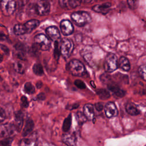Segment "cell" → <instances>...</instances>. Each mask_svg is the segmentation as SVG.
Masks as SVG:
<instances>
[{
	"mask_svg": "<svg viewBox=\"0 0 146 146\" xmlns=\"http://www.w3.org/2000/svg\"><path fill=\"white\" fill-rule=\"evenodd\" d=\"M0 48H1L5 54H8L9 53V48H8L6 46H5V45H4V44H0Z\"/></svg>",
	"mask_w": 146,
	"mask_h": 146,
	"instance_id": "obj_42",
	"label": "cell"
},
{
	"mask_svg": "<svg viewBox=\"0 0 146 146\" xmlns=\"http://www.w3.org/2000/svg\"><path fill=\"white\" fill-rule=\"evenodd\" d=\"M24 91L28 94H33L35 92V87L30 82H26L24 86Z\"/></svg>",
	"mask_w": 146,
	"mask_h": 146,
	"instance_id": "obj_28",
	"label": "cell"
},
{
	"mask_svg": "<svg viewBox=\"0 0 146 146\" xmlns=\"http://www.w3.org/2000/svg\"><path fill=\"white\" fill-rule=\"evenodd\" d=\"M34 123L32 119H28L25 123V125L22 131V136H26L31 132L34 128Z\"/></svg>",
	"mask_w": 146,
	"mask_h": 146,
	"instance_id": "obj_20",
	"label": "cell"
},
{
	"mask_svg": "<svg viewBox=\"0 0 146 146\" xmlns=\"http://www.w3.org/2000/svg\"><path fill=\"white\" fill-rule=\"evenodd\" d=\"M100 79L105 84H108L109 82H110L111 80V76L107 74H103L101 75L100 76Z\"/></svg>",
	"mask_w": 146,
	"mask_h": 146,
	"instance_id": "obj_33",
	"label": "cell"
},
{
	"mask_svg": "<svg viewBox=\"0 0 146 146\" xmlns=\"http://www.w3.org/2000/svg\"><path fill=\"white\" fill-rule=\"evenodd\" d=\"M137 2L135 1H128L127 3L129 6V7L132 9H134L136 7V3Z\"/></svg>",
	"mask_w": 146,
	"mask_h": 146,
	"instance_id": "obj_41",
	"label": "cell"
},
{
	"mask_svg": "<svg viewBox=\"0 0 146 146\" xmlns=\"http://www.w3.org/2000/svg\"><path fill=\"white\" fill-rule=\"evenodd\" d=\"M33 71L35 75L38 76H41L44 74L43 66L40 63L34 64L33 67Z\"/></svg>",
	"mask_w": 146,
	"mask_h": 146,
	"instance_id": "obj_27",
	"label": "cell"
},
{
	"mask_svg": "<svg viewBox=\"0 0 146 146\" xmlns=\"http://www.w3.org/2000/svg\"><path fill=\"white\" fill-rule=\"evenodd\" d=\"M15 55L17 56V57L20 59L22 60H25V54L24 52H22V51H18L17 52Z\"/></svg>",
	"mask_w": 146,
	"mask_h": 146,
	"instance_id": "obj_39",
	"label": "cell"
},
{
	"mask_svg": "<svg viewBox=\"0 0 146 146\" xmlns=\"http://www.w3.org/2000/svg\"><path fill=\"white\" fill-rule=\"evenodd\" d=\"M111 3L110 2H106L103 4L96 5L92 7V9L95 12L100 13L103 14H106L110 10V8L111 7Z\"/></svg>",
	"mask_w": 146,
	"mask_h": 146,
	"instance_id": "obj_16",
	"label": "cell"
},
{
	"mask_svg": "<svg viewBox=\"0 0 146 146\" xmlns=\"http://www.w3.org/2000/svg\"><path fill=\"white\" fill-rule=\"evenodd\" d=\"M81 1H76V0H61L59 1V5L64 9H67V10H70L71 9H74L79 6Z\"/></svg>",
	"mask_w": 146,
	"mask_h": 146,
	"instance_id": "obj_14",
	"label": "cell"
},
{
	"mask_svg": "<svg viewBox=\"0 0 146 146\" xmlns=\"http://www.w3.org/2000/svg\"><path fill=\"white\" fill-rule=\"evenodd\" d=\"M62 141L67 146H74L76 143V137L74 133L66 132L62 136Z\"/></svg>",
	"mask_w": 146,
	"mask_h": 146,
	"instance_id": "obj_13",
	"label": "cell"
},
{
	"mask_svg": "<svg viewBox=\"0 0 146 146\" xmlns=\"http://www.w3.org/2000/svg\"><path fill=\"white\" fill-rule=\"evenodd\" d=\"M125 110L128 114L132 116L137 115L140 112L137 107L132 103H128L125 106Z\"/></svg>",
	"mask_w": 146,
	"mask_h": 146,
	"instance_id": "obj_21",
	"label": "cell"
},
{
	"mask_svg": "<svg viewBox=\"0 0 146 146\" xmlns=\"http://www.w3.org/2000/svg\"><path fill=\"white\" fill-rule=\"evenodd\" d=\"M118 59L117 56L112 53L108 54L105 58L104 62V68L107 72H112L117 68Z\"/></svg>",
	"mask_w": 146,
	"mask_h": 146,
	"instance_id": "obj_3",
	"label": "cell"
},
{
	"mask_svg": "<svg viewBox=\"0 0 146 146\" xmlns=\"http://www.w3.org/2000/svg\"><path fill=\"white\" fill-rule=\"evenodd\" d=\"M34 40L39 48L42 51H48L51 47L50 40L43 34L36 35L34 38Z\"/></svg>",
	"mask_w": 146,
	"mask_h": 146,
	"instance_id": "obj_5",
	"label": "cell"
},
{
	"mask_svg": "<svg viewBox=\"0 0 146 146\" xmlns=\"http://www.w3.org/2000/svg\"><path fill=\"white\" fill-rule=\"evenodd\" d=\"M74 84L80 89H84L86 87L85 83L83 81L79 79L75 80L74 82Z\"/></svg>",
	"mask_w": 146,
	"mask_h": 146,
	"instance_id": "obj_35",
	"label": "cell"
},
{
	"mask_svg": "<svg viewBox=\"0 0 146 146\" xmlns=\"http://www.w3.org/2000/svg\"><path fill=\"white\" fill-rule=\"evenodd\" d=\"M117 66L124 71H128L131 68L130 63L128 59L124 56L120 57L118 60Z\"/></svg>",
	"mask_w": 146,
	"mask_h": 146,
	"instance_id": "obj_18",
	"label": "cell"
},
{
	"mask_svg": "<svg viewBox=\"0 0 146 146\" xmlns=\"http://www.w3.org/2000/svg\"><path fill=\"white\" fill-rule=\"evenodd\" d=\"M1 80H2V79H1V76H0V81H1Z\"/></svg>",
	"mask_w": 146,
	"mask_h": 146,
	"instance_id": "obj_49",
	"label": "cell"
},
{
	"mask_svg": "<svg viewBox=\"0 0 146 146\" xmlns=\"http://www.w3.org/2000/svg\"><path fill=\"white\" fill-rule=\"evenodd\" d=\"M54 58L56 61L58 60L60 56V50L58 47V42H55L54 43Z\"/></svg>",
	"mask_w": 146,
	"mask_h": 146,
	"instance_id": "obj_29",
	"label": "cell"
},
{
	"mask_svg": "<svg viewBox=\"0 0 146 146\" xmlns=\"http://www.w3.org/2000/svg\"><path fill=\"white\" fill-rule=\"evenodd\" d=\"M71 122H72V116H71V114L70 113L64 119V120L63 121L62 129L64 132H67L69 131L71 125Z\"/></svg>",
	"mask_w": 146,
	"mask_h": 146,
	"instance_id": "obj_24",
	"label": "cell"
},
{
	"mask_svg": "<svg viewBox=\"0 0 146 146\" xmlns=\"http://www.w3.org/2000/svg\"><path fill=\"white\" fill-rule=\"evenodd\" d=\"M37 99L39 100H44L46 99V96L43 93H40L37 95Z\"/></svg>",
	"mask_w": 146,
	"mask_h": 146,
	"instance_id": "obj_43",
	"label": "cell"
},
{
	"mask_svg": "<svg viewBox=\"0 0 146 146\" xmlns=\"http://www.w3.org/2000/svg\"><path fill=\"white\" fill-rule=\"evenodd\" d=\"M95 108H96V110L98 111H101L103 108H104V106H103V104L101 102H98V103H96L95 104Z\"/></svg>",
	"mask_w": 146,
	"mask_h": 146,
	"instance_id": "obj_38",
	"label": "cell"
},
{
	"mask_svg": "<svg viewBox=\"0 0 146 146\" xmlns=\"http://www.w3.org/2000/svg\"><path fill=\"white\" fill-rule=\"evenodd\" d=\"M37 144L35 140L31 139H23L20 140L19 146H36Z\"/></svg>",
	"mask_w": 146,
	"mask_h": 146,
	"instance_id": "obj_25",
	"label": "cell"
},
{
	"mask_svg": "<svg viewBox=\"0 0 146 146\" xmlns=\"http://www.w3.org/2000/svg\"><path fill=\"white\" fill-rule=\"evenodd\" d=\"M67 68L72 75L75 76H82L86 74L84 64L78 59L70 60L67 64Z\"/></svg>",
	"mask_w": 146,
	"mask_h": 146,
	"instance_id": "obj_1",
	"label": "cell"
},
{
	"mask_svg": "<svg viewBox=\"0 0 146 146\" xmlns=\"http://www.w3.org/2000/svg\"><path fill=\"white\" fill-rule=\"evenodd\" d=\"M104 112L108 118L115 117L118 115V110L114 103L109 102L104 106Z\"/></svg>",
	"mask_w": 146,
	"mask_h": 146,
	"instance_id": "obj_11",
	"label": "cell"
},
{
	"mask_svg": "<svg viewBox=\"0 0 146 146\" xmlns=\"http://www.w3.org/2000/svg\"><path fill=\"white\" fill-rule=\"evenodd\" d=\"M15 48L16 49L17 51H22V52H25L26 50V46L24 44L22 43H17L15 46H14Z\"/></svg>",
	"mask_w": 146,
	"mask_h": 146,
	"instance_id": "obj_34",
	"label": "cell"
},
{
	"mask_svg": "<svg viewBox=\"0 0 146 146\" xmlns=\"http://www.w3.org/2000/svg\"><path fill=\"white\" fill-rule=\"evenodd\" d=\"M1 9L3 15L9 16L11 15L16 9V2L11 0H3L1 2Z\"/></svg>",
	"mask_w": 146,
	"mask_h": 146,
	"instance_id": "obj_6",
	"label": "cell"
},
{
	"mask_svg": "<svg viewBox=\"0 0 146 146\" xmlns=\"http://www.w3.org/2000/svg\"><path fill=\"white\" fill-rule=\"evenodd\" d=\"M21 106L23 108H27L29 107V102L27 98L25 96H22L21 98Z\"/></svg>",
	"mask_w": 146,
	"mask_h": 146,
	"instance_id": "obj_36",
	"label": "cell"
},
{
	"mask_svg": "<svg viewBox=\"0 0 146 146\" xmlns=\"http://www.w3.org/2000/svg\"><path fill=\"white\" fill-rule=\"evenodd\" d=\"M79 105L78 104H72L71 107H70V106H68V107H67L66 108L68 109V110H73V109H76V108H77L79 107Z\"/></svg>",
	"mask_w": 146,
	"mask_h": 146,
	"instance_id": "obj_44",
	"label": "cell"
},
{
	"mask_svg": "<svg viewBox=\"0 0 146 146\" xmlns=\"http://www.w3.org/2000/svg\"><path fill=\"white\" fill-rule=\"evenodd\" d=\"M14 33L17 35H21L27 33L26 29L24 25L17 24L13 28Z\"/></svg>",
	"mask_w": 146,
	"mask_h": 146,
	"instance_id": "obj_22",
	"label": "cell"
},
{
	"mask_svg": "<svg viewBox=\"0 0 146 146\" xmlns=\"http://www.w3.org/2000/svg\"><path fill=\"white\" fill-rule=\"evenodd\" d=\"M83 115L87 120H91L95 116L94 107L91 104H86L83 107Z\"/></svg>",
	"mask_w": 146,
	"mask_h": 146,
	"instance_id": "obj_15",
	"label": "cell"
},
{
	"mask_svg": "<svg viewBox=\"0 0 146 146\" xmlns=\"http://www.w3.org/2000/svg\"><path fill=\"white\" fill-rule=\"evenodd\" d=\"M76 116H77V120L78 121V123L80 124H83L86 120L87 119L86 118V117L84 116V115H83V113H82L80 111H78L76 113Z\"/></svg>",
	"mask_w": 146,
	"mask_h": 146,
	"instance_id": "obj_31",
	"label": "cell"
},
{
	"mask_svg": "<svg viewBox=\"0 0 146 146\" xmlns=\"http://www.w3.org/2000/svg\"><path fill=\"white\" fill-rule=\"evenodd\" d=\"M71 19L78 26L82 27L90 23L92 21L90 15L84 11H78L74 12L71 14Z\"/></svg>",
	"mask_w": 146,
	"mask_h": 146,
	"instance_id": "obj_2",
	"label": "cell"
},
{
	"mask_svg": "<svg viewBox=\"0 0 146 146\" xmlns=\"http://www.w3.org/2000/svg\"><path fill=\"white\" fill-rule=\"evenodd\" d=\"M96 93L98 95L100 99L102 100H106L110 97V94L108 91L105 89L100 88L96 90Z\"/></svg>",
	"mask_w": 146,
	"mask_h": 146,
	"instance_id": "obj_26",
	"label": "cell"
},
{
	"mask_svg": "<svg viewBox=\"0 0 146 146\" xmlns=\"http://www.w3.org/2000/svg\"><path fill=\"white\" fill-rule=\"evenodd\" d=\"M5 117L6 114L4 110L2 108H0V123L2 122L5 119Z\"/></svg>",
	"mask_w": 146,
	"mask_h": 146,
	"instance_id": "obj_40",
	"label": "cell"
},
{
	"mask_svg": "<svg viewBox=\"0 0 146 146\" xmlns=\"http://www.w3.org/2000/svg\"><path fill=\"white\" fill-rule=\"evenodd\" d=\"M43 86V83L41 81H38L36 83V87L37 88H40Z\"/></svg>",
	"mask_w": 146,
	"mask_h": 146,
	"instance_id": "obj_46",
	"label": "cell"
},
{
	"mask_svg": "<svg viewBox=\"0 0 146 146\" xmlns=\"http://www.w3.org/2000/svg\"><path fill=\"white\" fill-rule=\"evenodd\" d=\"M17 131L14 124L5 123L0 125V136L5 138L10 137Z\"/></svg>",
	"mask_w": 146,
	"mask_h": 146,
	"instance_id": "obj_8",
	"label": "cell"
},
{
	"mask_svg": "<svg viewBox=\"0 0 146 146\" xmlns=\"http://www.w3.org/2000/svg\"><path fill=\"white\" fill-rule=\"evenodd\" d=\"M40 24V22L38 20L33 19H31L25 23L24 25L27 31V33H30L32 31H33L34 29H35L36 27L39 26Z\"/></svg>",
	"mask_w": 146,
	"mask_h": 146,
	"instance_id": "obj_19",
	"label": "cell"
},
{
	"mask_svg": "<svg viewBox=\"0 0 146 146\" xmlns=\"http://www.w3.org/2000/svg\"><path fill=\"white\" fill-rule=\"evenodd\" d=\"M14 70L19 74H23L25 71V65L22 62H15L13 64Z\"/></svg>",
	"mask_w": 146,
	"mask_h": 146,
	"instance_id": "obj_23",
	"label": "cell"
},
{
	"mask_svg": "<svg viewBox=\"0 0 146 146\" xmlns=\"http://www.w3.org/2000/svg\"><path fill=\"white\" fill-rule=\"evenodd\" d=\"M13 139L10 137L6 138L0 141V146H11Z\"/></svg>",
	"mask_w": 146,
	"mask_h": 146,
	"instance_id": "obj_32",
	"label": "cell"
},
{
	"mask_svg": "<svg viewBox=\"0 0 146 146\" xmlns=\"http://www.w3.org/2000/svg\"><path fill=\"white\" fill-rule=\"evenodd\" d=\"M107 87L113 95L119 98L123 97L125 94V91L120 88L119 86L112 81H111L107 84Z\"/></svg>",
	"mask_w": 146,
	"mask_h": 146,
	"instance_id": "obj_12",
	"label": "cell"
},
{
	"mask_svg": "<svg viewBox=\"0 0 146 146\" xmlns=\"http://www.w3.org/2000/svg\"><path fill=\"white\" fill-rule=\"evenodd\" d=\"M46 33L48 39L54 42H58L60 38V34L59 29L54 26L48 27L46 29Z\"/></svg>",
	"mask_w": 146,
	"mask_h": 146,
	"instance_id": "obj_10",
	"label": "cell"
},
{
	"mask_svg": "<svg viewBox=\"0 0 146 146\" xmlns=\"http://www.w3.org/2000/svg\"><path fill=\"white\" fill-rule=\"evenodd\" d=\"M91 84L93 85V87H95V85L94 84V83H93V82H92H92H91Z\"/></svg>",
	"mask_w": 146,
	"mask_h": 146,
	"instance_id": "obj_48",
	"label": "cell"
},
{
	"mask_svg": "<svg viewBox=\"0 0 146 146\" xmlns=\"http://www.w3.org/2000/svg\"><path fill=\"white\" fill-rule=\"evenodd\" d=\"M145 64L141 65L138 69V72L144 80H145Z\"/></svg>",
	"mask_w": 146,
	"mask_h": 146,
	"instance_id": "obj_30",
	"label": "cell"
},
{
	"mask_svg": "<svg viewBox=\"0 0 146 146\" xmlns=\"http://www.w3.org/2000/svg\"><path fill=\"white\" fill-rule=\"evenodd\" d=\"M35 10L39 15L44 16L47 15L50 11V4L47 1H39L35 5Z\"/></svg>",
	"mask_w": 146,
	"mask_h": 146,
	"instance_id": "obj_7",
	"label": "cell"
},
{
	"mask_svg": "<svg viewBox=\"0 0 146 146\" xmlns=\"http://www.w3.org/2000/svg\"><path fill=\"white\" fill-rule=\"evenodd\" d=\"M2 60H3V56H2V55L0 54V63L2 62Z\"/></svg>",
	"mask_w": 146,
	"mask_h": 146,
	"instance_id": "obj_47",
	"label": "cell"
},
{
	"mask_svg": "<svg viewBox=\"0 0 146 146\" xmlns=\"http://www.w3.org/2000/svg\"><path fill=\"white\" fill-rule=\"evenodd\" d=\"M7 38V37L5 34H4L3 33H0V40H6Z\"/></svg>",
	"mask_w": 146,
	"mask_h": 146,
	"instance_id": "obj_45",
	"label": "cell"
},
{
	"mask_svg": "<svg viewBox=\"0 0 146 146\" xmlns=\"http://www.w3.org/2000/svg\"><path fill=\"white\" fill-rule=\"evenodd\" d=\"M14 118H15V124L17 131H19L22 127L23 122V115L22 112L20 111H18L15 112L14 113Z\"/></svg>",
	"mask_w": 146,
	"mask_h": 146,
	"instance_id": "obj_17",
	"label": "cell"
},
{
	"mask_svg": "<svg viewBox=\"0 0 146 146\" xmlns=\"http://www.w3.org/2000/svg\"><path fill=\"white\" fill-rule=\"evenodd\" d=\"M39 47H38V46L36 44H34L32 47H31L30 49V52L31 54L34 55H36L38 54V50H39Z\"/></svg>",
	"mask_w": 146,
	"mask_h": 146,
	"instance_id": "obj_37",
	"label": "cell"
},
{
	"mask_svg": "<svg viewBox=\"0 0 146 146\" xmlns=\"http://www.w3.org/2000/svg\"><path fill=\"white\" fill-rule=\"evenodd\" d=\"M60 29L64 35L67 36L73 33L74 26L69 20L63 19L60 23Z\"/></svg>",
	"mask_w": 146,
	"mask_h": 146,
	"instance_id": "obj_9",
	"label": "cell"
},
{
	"mask_svg": "<svg viewBox=\"0 0 146 146\" xmlns=\"http://www.w3.org/2000/svg\"><path fill=\"white\" fill-rule=\"evenodd\" d=\"M74 48V46L73 42L67 38H64L62 40L60 53L62 55L63 58L67 59L71 56L73 52Z\"/></svg>",
	"mask_w": 146,
	"mask_h": 146,
	"instance_id": "obj_4",
	"label": "cell"
}]
</instances>
